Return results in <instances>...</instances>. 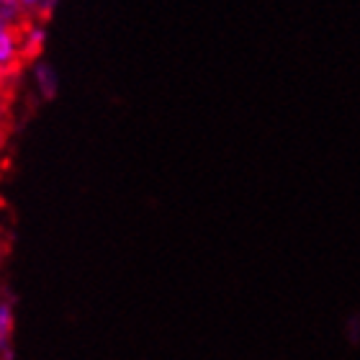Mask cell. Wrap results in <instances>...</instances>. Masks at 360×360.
Here are the masks:
<instances>
[{
    "label": "cell",
    "mask_w": 360,
    "mask_h": 360,
    "mask_svg": "<svg viewBox=\"0 0 360 360\" xmlns=\"http://www.w3.org/2000/svg\"><path fill=\"white\" fill-rule=\"evenodd\" d=\"M34 77H37L39 93H41L46 101H52V98L57 96V88H60V77H57L52 65L44 60H37V65H34Z\"/></svg>",
    "instance_id": "6da1fadb"
},
{
    "label": "cell",
    "mask_w": 360,
    "mask_h": 360,
    "mask_svg": "<svg viewBox=\"0 0 360 360\" xmlns=\"http://www.w3.org/2000/svg\"><path fill=\"white\" fill-rule=\"evenodd\" d=\"M15 57H21V34H18V29L0 31V70L13 68Z\"/></svg>",
    "instance_id": "7a4b0ae2"
},
{
    "label": "cell",
    "mask_w": 360,
    "mask_h": 360,
    "mask_svg": "<svg viewBox=\"0 0 360 360\" xmlns=\"http://www.w3.org/2000/svg\"><path fill=\"white\" fill-rule=\"evenodd\" d=\"M46 31L44 26H31L26 34H21V57L23 60H39V54L44 49Z\"/></svg>",
    "instance_id": "3957f363"
},
{
    "label": "cell",
    "mask_w": 360,
    "mask_h": 360,
    "mask_svg": "<svg viewBox=\"0 0 360 360\" xmlns=\"http://www.w3.org/2000/svg\"><path fill=\"white\" fill-rule=\"evenodd\" d=\"M13 304L11 301H0V350L11 353V335H13Z\"/></svg>",
    "instance_id": "277c9868"
},
{
    "label": "cell",
    "mask_w": 360,
    "mask_h": 360,
    "mask_svg": "<svg viewBox=\"0 0 360 360\" xmlns=\"http://www.w3.org/2000/svg\"><path fill=\"white\" fill-rule=\"evenodd\" d=\"M54 6H57V0H44V3H41V6H39V18H41V21H49V18H52V11H54Z\"/></svg>",
    "instance_id": "5b68a950"
},
{
    "label": "cell",
    "mask_w": 360,
    "mask_h": 360,
    "mask_svg": "<svg viewBox=\"0 0 360 360\" xmlns=\"http://www.w3.org/2000/svg\"><path fill=\"white\" fill-rule=\"evenodd\" d=\"M41 3H44V0H18V6H21L23 11H39Z\"/></svg>",
    "instance_id": "8992f818"
},
{
    "label": "cell",
    "mask_w": 360,
    "mask_h": 360,
    "mask_svg": "<svg viewBox=\"0 0 360 360\" xmlns=\"http://www.w3.org/2000/svg\"><path fill=\"white\" fill-rule=\"evenodd\" d=\"M0 119H3V105H0Z\"/></svg>",
    "instance_id": "52a82bcc"
}]
</instances>
